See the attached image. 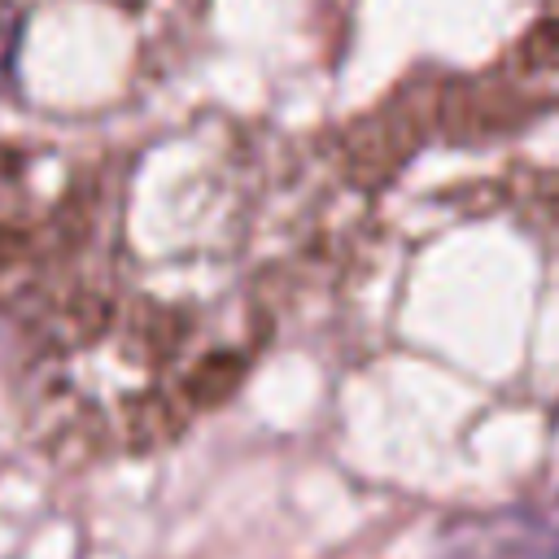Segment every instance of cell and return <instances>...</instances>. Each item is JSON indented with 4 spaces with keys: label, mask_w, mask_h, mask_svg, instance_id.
<instances>
[{
    "label": "cell",
    "mask_w": 559,
    "mask_h": 559,
    "mask_svg": "<svg viewBox=\"0 0 559 559\" xmlns=\"http://www.w3.org/2000/svg\"><path fill=\"white\" fill-rule=\"evenodd\" d=\"M17 44H22V13H17L9 0H0V92L13 83Z\"/></svg>",
    "instance_id": "obj_2"
},
{
    "label": "cell",
    "mask_w": 559,
    "mask_h": 559,
    "mask_svg": "<svg viewBox=\"0 0 559 559\" xmlns=\"http://www.w3.org/2000/svg\"><path fill=\"white\" fill-rule=\"evenodd\" d=\"M437 559H559V493L450 520Z\"/></svg>",
    "instance_id": "obj_1"
}]
</instances>
